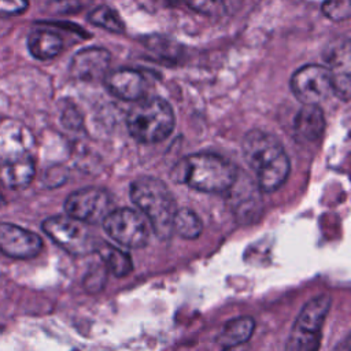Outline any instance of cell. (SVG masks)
I'll use <instances>...</instances> for the list:
<instances>
[{
    "label": "cell",
    "instance_id": "cell-1",
    "mask_svg": "<svg viewBox=\"0 0 351 351\" xmlns=\"http://www.w3.org/2000/svg\"><path fill=\"white\" fill-rule=\"evenodd\" d=\"M241 151L262 192L277 191L288 178L289 158L276 136L261 129H252L243 137Z\"/></svg>",
    "mask_w": 351,
    "mask_h": 351
},
{
    "label": "cell",
    "instance_id": "cell-2",
    "mask_svg": "<svg viewBox=\"0 0 351 351\" xmlns=\"http://www.w3.org/2000/svg\"><path fill=\"white\" fill-rule=\"evenodd\" d=\"M171 178L200 192H226L233 184L237 169L225 158L211 154H192L178 160L170 173Z\"/></svg>",
    "mask_w": 351,
    "mask_h": 351
},
{
    "label": "cell",
    "instance_id": "cell-3",
    "mask_svg": "<svg viewBox=\"0 0 351 351\" xmlns=\"http://www.w3.org/2000/svg\"><path fill=\"white\" fill-rule=\"evenodd\" d=\"M130 199L145 215L154 233L159 239H169L177 207L167 185L155 177H138L130 184Z\"/></svg>",
    "mask_w": 351,
    "mask_h": 351
},
{
    "label": "cell",
    "instance_id": "cell-4",
    "mask_svg": "<svg viewBox=\"0 0 351 351\" xmlns=\"http://www.w3.org/2000/svg\"><path fill=\"white\" fill-rule=\"evenodd\" d=\"M174 123L173 108L162 97L137 101L126 117V126L130 136L144 144L165 140L173 132Z\"/></svg>",
    "mask_w": 351,
    "mask_h": 351
},
{
    "label": "cell",
    "instance_id": "cell-5",
    "mask_svg": "<svg viewBox=\"0 0 351 351\" xmlns=\"http://www.w3.org/2000/svg\"><path fill=\"white\" fill-rule=\"evenodd\" d=\"M330 308V298L326 295L311 299L300 310L291 330L287 351H318L321 329Z\"/></svg>",
    "mask_w": 351,
    "mask_h": 351
},
{
    "label": "cell",
    "instance_id": "cell-6",
    "mask_svg": "<svg viewBox=\"0 0 351 351\" xmlns=\"http://www.w3.org/2000/svg\"><path fill=\"white\" fill-rule=\"evenodd\" d=\"M43 230L59 247L71 255H88L97 251L100 241L93 237L88 223L70 215L49 217L43 222Z\"/></svg>",
    "mask_w": 351,
    "mask_h": 351
},
{
    "label": "cell",
    "instance_id": "cell-7",
    "mask_svg": "<svg viewBox=\"0 0 351 351\" xmlns=\"http://www.w3.org/2000/svg\"><path fill=\"white\" fill-rule=\"evenodd\" d=\"M103 228L112 240L129 248H141L149 239L145 218L128 207L111 210L103 219Z\"/></svg>",
    "mask_w": 351,
    "mask_h": 351
},
{
    "label": "cell",
    "instance_id": "cell-8",
    "mask_svg": "<svg viewBox=\"0 0 351 351\" xmlns=\"http://www.w3.org/2000/svg\"><path fill=\"white\" fill-rule=\"evenodd\" d=\"M291 90L303 104H318L333 95V71L321 64H306L291 77Z\"/></svg>",
    "mask_w": 351,
    "mask_h": 351
},
{
    "label": "cell",
    "instance_id": "cell-9",
    "mask_svg": "<svg viewBox=\"0 0 351 351\" xmlns=\"http://www.w3.org/2000/svg\"><path fill=\"white\" fill-rule=\"evenodd\" d=\"M67 215L85 222L99 223L111 211V197L103 188L88 186L70 193L64 202Z\"/></svg>",
    "mask_w": 351,
    "mask_h": 351
},
{
    "label": "cell",
    "instance_id": "cell-10",
    "mask_svg": "<svg viewBox=\"0 0 351 351\" xmlns=\"http://www.w3.org/2000/svg\"><path fill=\"white\" fill-rule=\"evenodd\" d=\"M226 192H229L233 213L240 222H251L255 215H259L262 191L248 176L237 171L233 184Z\"/></svg>",
    "mask_w": 351,
    "mask_h": 351
},
{
    "label": "cell",
    "instance_id": "cell-11",
    "mask_svg": "<svg viewBox=\"0 0 351 351\" xmlns=\"http://www.w3.org/2000/svg\"><path fill=\"white\" fill-rule=\"evenodd\" d=\"M43 248L36 233L12 223H0V251L11 258H33Z\"/></svg>",
    "mask_w": 351,
    "mask_h": 351
},
{
    "label": "cell",
    "instance_id": "cell-12",
    "mask_svg": "<svg viewBox=\"0 0 351 351\" xmlns=\"http://www.w3.org/2000/svg\"><path fill=\"white\" fill-rule=\"evenodd\" d=\"M111 55L106 48L89 47L74 53L70 62V74L80 81H97L104 78L110 67Z\"/></svg>",
    "mask_w": 351,
    "mask_h": 351
},
{
    "label": "cell",
    "instance_id": "cell-13",
    "mask_svg": "<svg viewBox=\"0 0 351 351\" xmlns=\"http://www.w3.org/2000/svg\"><path fill=\"white\" fill-rule=\"evenodd\" d=\"M104 85L112 96L126 101H137L145 90V80L143 74L133 69H119L107 73Z\"/></svg>",
    "mask_w": 351,
    "mask_h": 351
},
{
    "label": "cell",
    "instance_id": "cell-14",
    "mask_svg": "<svg viewBox=\"0 0 351 351\" xmlns=\"http://www.w3.org/2000/svg\"><path fill=\"white\" fill-rule=\"evenodd\" d=\"M34 177V163L27 152L0 159V181L10 189L27 186Z\"/></svg>",
    "mask_w": 351,
    "mask_h": 351
},
{
    "label": "cell",
    "instance_id": "cell-15",
    "mask_svg": "<svg viewBox=\"0 0 351 351\" xmlns=\"http://www.w3.org/2000/svg\"><path fill=\"white\" fill-rule=\"evenodd\" d=\"M295 136L302 141H315L325 130V115L318 104H303L293 121Z\"/></svg>",
    "mask_w": 351,
    "mask_h": 351
},
{
    "label": "cell",
    "instance_id": "cell-16",
    "mask_svg": "<svg viewBox=\"0 0 351 351\" xmlns=\"http://www.w3.org/2000/svg\"><path fill=\"white\" fill-rule=\"evenodd\" d=\"M27 47L30 53L38 60H48L58 56L63 49V40L59 34L38 29L30 33L27 38Z\"/></svg>",
    "mask_w": 351,
    "mask_h": 351
},
{
    "label": "cell",
    "instance_id": "cell-17",
    "mask_svg": "<svg viewBox=\"0 0 351 351\" xmlns=\"http://www.w3.org/2000/svg\"><path fill=\"white\" fill-rule=\"evenodd\" d=\"M255 322L251 317H237L225 324L218 336V343L223 347L245 344L254 332Z\"/></svg>",
    "mask_w": 351,
    "mask_h": 351
},
{
    "label": "cell",
    "instance_id": "cell-18",
    "mask_svg": "<svg viewBox=\"0 0 351 351\" xmlns=\"http://www.w3.org/2000/svg\"><path fill=\"white\" fill-rule=\"evenodd\" d=\"M96 252L100 254L106 269L115 277H125L133 270V263L129 254L121 248L108 245L107 243L101 241V245L99 244Z\"/></svg>",
    "mask_w": 351,
    "mask_h": 351
},
{
    "label": "cell",
    "instance_id": "cell-19",
    "mask_svg": "<svg viewBox=\"0 0 351 351\" xmlns=\"http://www.w3.org/2000/svg\"><path fill=\"white\" fill-rule=\"evenodd\" d=\"M203 230V223L197 214L189 208L176 211L173 219V232H177L184 239H196Z\"/></svg>",
    "mask_w": 351,
    "mask_h": 351
},
{
    "label": "cell",
    "instance_id": "cell-20",
    "mask_svg": "<svg viewBox=\"0 0 351 351\" xmlns=\"http://www.w3.org/2000/svg\"><path fill=\"white\" fill-rule=\"evenodd\" d=\"M88 21L95 25L100 26L108 32L112 33H123L125 32V23L119 14L108 7V5H99L95 10H92L88 14Z\"/></svg>",
    "mask_w": 351,
    "mask_h": 351
},
{
    "label": "cell",
    "instance_id": "cell-21",
    "mask_svg": "<svg viewBox=\"0 0 351 351\" xmlns=\"http://www.w3.org/2000/svg\"><path fill=\"white\" fill-rule=\"evenodd\" d=\"M322 12L335 22L347 21L351 15V0H325L322 3Z\"/></svg>",
    "mask_w": 351,
    "mask_h": 351
},
{
    "label": "cell",
    "instance_id": "cell-22",
    "mask_svg": "<svg viewBox=\"0 0 351 351\" xmlns=\"http://www.w3.org/2000/svg\"><path fill=\"white\" fill-rule=\"evenodd\" d=\"M350 88H351V81H350V74L347 71L340 74L333 73V95L347 101L350 99Z\"/></svg>",
    "mask_w": 351,
    "mask_h": 351
},
{
    "label": "cell",
    "instance_id": "cell-23",
    "mask_svg": "<svg viewBox=\"0 0 351 351\" xmlns=\"http://www.w3.org/2000/svg\"><path fill=\"white\" fill-rule=\"evenodd\" d=\"M27 7V0H0V15L22 14Z\"/></svg>",
    "mask_w": 351,
    "mask_h": 351
},
{
    "label": "cell",
    "instance_id": "cell-24",
    "mask_svg": "<svg viewBox=\"0 0 351 351\" xmlns=\"http://www.w3.org/2000/svg\"><path fill=\"white\" fill-rule=\"evenodd\" d=\"M104 280H106V276L103 273V270L99 267V270H95V271H90L85 280H84V285L88 291L90 292H96L99 289H101L103 284H104Z\"/></svg>",
    "mask_w": 351,
    "mask_h": 351
},
{
    "label": "cell",
    "instance_id": "cell-25",
    "mask_svg": "<svg viewBox=\"0 0 351 351\" xmlns=\"http://www.w3.org/2000/svg\"><path fill=\"white\" fill-rule=\"evenodd\" d=\"M189 8L200 14H210L214 10L215 0H184Z\"/></svg>",
    "mask_w": 351,
    "mask_h": 351
},
{
    "label": "cell",
    "instance_id": "cell-26",
    "mask_svg": "<svg viewBox=\"0 0 351 351\" xmlns=\"http://www.w3.org/2000/svg\"><path fill=\"white\" fill-rule=\"evenodd\" d=\"M223 351H250V348L245 344H237V346H230V347H225Z\"/></svg>",
    "mask_w": 351,
    "mask_h": 351
},
{
    "label": "cell",
    "instance_id": "cell-27",
    "mask_svg": "<svg viewBox=\"0 0 351 351\" xmlns=\"http://www.w3.org/2000/svg\"><path fill=\"white\" fill-rule=\"evenodd\" d=\"M4 204V200H3V196H1V193H0V207Z\"/></svg>",
    "mask_w": 351,
    "mask_h": 351
}]
</instances>
